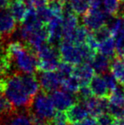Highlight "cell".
Here are the masks:
<instances>
[{
	"label": "cell",
	"mask_w": 124,
	"mask_h": 125,
	"mask_svg": "<svg viewBox=\"0 0 124 125\" xmlns=\"http://www.w3.org/2000/svg\"><path fill=\"white\" fill-rule=\"evenodd\" d=\"M49 98L53 103L55 108L57 111H65L66 112L70 106L78 101V97L75 96L67 91L54 90L50 92Z\"/></svg>",
	"instance_id": "obj_8"
},
{
	"label": "cell",
	"mask_w": 124,
	"mask_h": 125,
	"mask_svg": "<svg viewBox=\"0 0 124 125\" xmlns=\"http://www.w3.org/2000/svg\"><path fill=\"white\" fill-rule=\"evenodd\" d=\"M28 112H32L48 121H51L55 112V108L50 100L49 95L43 91L41 93L38 92L33 97L28 108Z\"/></svg>",
	"instance_id": "obj_5"
},
{
	"label": "cell",
	"mask_w": 124,
	"mask_h": 125,
	"mask_svg": "<svg viewBox=\"0 0 124 125\" xmlns=\"http://www.w3.org/2000/svg\"><path fill=\"white\" fill-rule=\"evenodd\" d=\"M102 75H103V77H104L105 80V82H106V84H107L108 88H109V89H110L111 92L112 90H114V89L118 86V84L119 83H118L117 81L116 80V78L113 77V75L111 74V73H105Z\"/></svg>",
	"instance_id": "obj_32"
},
{
	"label": "cell",
	"mask_w": 124,
	"mask_h": 125,
	"mask_svg": "<svg viewBox=\"0 0 124 125\" xmlns=\"http://www.w3.org/2000/svg\"><path fill=\"white\" fill-rule=\"evenodd\" d=\"M81 101L88 109L89 116L94 118L101 113L108 112L109 102L107 98H98L95 96L93 97L92 95L86 99L81 100Z\"/></svg>",
	"instance_id": "obj_11"
},
{
	"label": "cell",
	"mask_w": 124,
	"mask_h": 125,
	"mask_svg": "<svg viewBox=\"0 0 124 125\" xmlns=\"http://www.w3.org/2000/svg\"><path fill=\"white\" fill-rule=\"evenodd\" d=\"M98 125H114V117L109 112H104L94 117Z\"/></svg>",
	"instance_id": "obj_30"
},
{
	"label": "cell",
	"mask_w": 124,
	"mask_h": 125,
	"mask_svg": "<svg viewBox=\"0 0 124 125\" xmlns=\"http://www.w3.org/2000/svg\"><path fill=\"white\" fill-rule=\"evenodd\" d=\"M0 118V125H33L28 114L16 113L15 111Z\"/></svg>",
	"instance_id": "obj_15"
},
{
	"label": "cell",
	"mask_w": 124,
	"mask_h": 125,
	"mask_svg": "<svg viewBox=\"0 0 124 125\" xmlns=\"http://www.w3.org/2000/svg\"><path fill=\"white\" fill-rule=\"evenodd\" d=\"M116 52L120 58L124 59V39L116 40Z\"/></svg>",
	"instance_id": "obj_33"
},
{
	"label": "cell",
	"mask_w": 124,
	"mask_h": 125,
	"mask_svg": "<svg viewBox=\"0 0 124 125\" xmlns=\"http://www.w3.org/2000/svg\"><path fill=\"white\" fill-rule=\"evenodd\" d=\"M47 6L49 8L54 15L62 16L66 6V2L64 0H48Z\"/></svg>",
	"instance_id": "obj_25"
},
{
	"label": "cell",
	"mask_w": 124,
	"mask_h": 125,
	"mask_svg": "<svg viewBox=\"0 0 124 125\" xmlns=\"http://www.w3.org/2000/svg\"><path fill=\"white\" fill-rule=\"evenodd\" d=\"M9 10L17 22H22L27 15L28 7L20 0H11L9 4Z\"/></svg>",
	"instance_id": "obj_18"
},
{
	"label": "cell",
	"mask_w": 124,
	"mask_h": 125,
	"mask_svg": "<svg viewBox=\"0 0 124 125\" xmlns=\"http://www.w3.org/2000/svg\"><path fill=\"white\" fill-rule=\"evenodd\" d=\"M66 114L68 119V123L71 124L81 123L82 121L89 117L88 109L86 108L84 104L82 101L80 102L79 100L73 104L71 106H70L66 111Z\"/></svg>",
	"instance_id": "obj_12"
},
{
	"label": "cell",
	"mask_w": 124,
	"mask_h": 125,
	"mask_svg": "<svg viewBox=\"0 0 124 125\" xmlns=\"http://www.w3.org/2000/svg\"><path fill=\"white\" fill-rule=\"evenodd\" d=\"M120 0H101V8L109 15H116L119 10Z\"/></svg>",
	"instance_id": "obj_24"
},
{
	"label": "cell",
	"mask_w": 124,
	"mask_h": 125,
	"mask_svg": "<svg viewBox=\"0 0 124 125\" xmlns=\"http://www.w3.org/2000/svg\"><path fill=\"white\" fill-rule=\"evenodd\" d=\"M96 74L93 66L88 62H83L74 66L73 75L78 79L82 86L88 85L92 77Z\"/></svg>",
	"instance_id": "obj_14"
},
{
	"label": "cell",
	"mask_w": 124,
	"mask_h": 125,
	"mask_svg": "<svg viewBox=\"0 0 124 125\" xmlns=\"http://www.w3.org/2000/svg\"><path fill=\"white\" fill-rule=\"evenodd\" d=\"M6 52L10 60V67L13 66L18 73L33 74L38 71V58L26 43L15 41L9 43Z\"/></svg>",
	"instance_id": "obj_1"
},
{
	"label": "cell",
	"mask_w": 124,
	"mask_h": 125,
	"mask_svg": "<svg viewBox=\"0 0 124 125\" xmlns=\"http://www.w3.org/2000/svg\"><path fill=\"white\" fill-rule=\"evenodd\" d=\"M93 36L96 39V41L99 43V42H100V41H102V40L111 37V31H110V30L108 29L107 26H102L101 28H99V29L94 31L93 33Z\"/></svg>",
	"instance_id": "obj_31"
},
{
	"label": "cell",
	"mask_w": 124,
	"mask_h": 125,
	"mask_svg": "<svg viewBox=\"0 0 124 125\" xmlns=\"http://www.w3.org/2000/svg\"><path fill=\"white\" fill-rule=\"evenodd\" d=\"M90 34V31L84 26H78L67 38L63 39V41L70 42L74 44H84L87 43V40Z\"/></svg>",
	"instance_id": "obj_17"
},
{
	"label": "cell",
	"mask_w": 124,
	"mask_h": 125,
	"mask_svg": "<svg viewBox=\"0 0 124 125\" xmlns=\"http://www.w3.org/2000/svg\"><path fill=\"white\" fill-rule=\"evenodd\" d=\"M60 60L76 66L83 62L90 63L96 51L92 50L86 43L74 44L67 41H62L58 46Z\"/></svg>",
	"instance_id": "obj_3"
},
{
	"label": "cell",
	"mask_w": 124,
	"mask_h": 125,
	"mask_svg": "<svg viewBox=\"0 0 124 125\" xmlns=\"http://www.w3.org/2000/svg\"><path fill=\"white\" fill-rule=\"evenodd\" d=\"M2 39H3V38L0 37V48H1V44H2Z\"/></svg>",
	"instance_id": "obj_36"
},
{
	"label": "cell",
	"mask_w": 124,
	"mask_h": 125,
	"mask_svg": "<svg viewBox=\"0 0 124 125\" xmlns=\"http://www.w3.org/2000/svg\"><path fill=\"white\" fill-rule=\"evenodd\" d=\"M35 10H36V13H37V15H38V18H39L40 21H41L43 23H44L45 25L55 16L54 14L52 13V11L49 10V8H48L47 5L40 7V8H38V9H35Z\"/></svg>",
	"instance_id": "obj_27"
},
{
	"label": "cell",
	"mask_w": 124,
	"mask_h": 125,
	"mask_svg": "<svg viewBox=\"0 0 124 125\" xmlns=\"http://www.w3.org/2000/svg\"><path fill=\"white\" fill-rule=\"evenodd\" d=\"M93 96L98 98H108L111 94L109 88L105 80L103 75L95 74L92 77L91 81L88 83Z\"/></svg>",
	"instance_id": "obj_13"
},
{
	"label": "cell",
	"mask_w": 124,
	"mask_h": 125,
	"mask_svg": "<svg viewBox=\"0 0 124 125\" xmlns=\"http://www.w3.org/2000/svg\"><path fill=\"white\" fill-rule=\"evenodd\" d=\"M68 119L65 111H57L51 119V125H67Z\"/></svg>",
	"instance_id": "obj_29"
},
{
	"label": "cell",
	"mask_w": 124,
	"mask_h": 125,
	"mask_svg": "<svg viewBox=\"0 0 124 125\" xmlns=\"http://www.w3.org/2000/svg\"><path fill=\"white\" fill-rule=\"evenodd\" d=\"M109 16L102 8L90 7L89 10L83 15V25L90 31H94L105 26Z\"/></svg>",
	"instance_id": "obj_6"
},
{
	"label": "cell",
	"mask_w": 124,
	"mask_h": 125,
	"mask_svg": "<svg viewBox=\"0 0 124 125\" xmlns=\"http://www.w3.org/2000/svg\"><path fill=\"white\" fill-rule=\"evenodd\" d=\"M74 125H76V124H74Z\"/></svg>",
	"instance_id": "obj_38"
},
{
	"label": "cell",
	"mask_w": 124,
	"mask_h": 125,
	"mask_svg": "<svg viewBox=\"0 0 124 125\" xmlns=\"http://www.w3.org/2000/svg\"><path fill=\"white\" fill-rule=\"evenodd\" d=\"M0 91L8 98L15 109H28L33 99L28 94L24 86L21 74L18 73L0 78Z\"/></svg>",
	"instance_id": "obj_2"
},
{
	"label": "cell",
	"mask_w": 124,
	"mask_h": 125,
	"mask_svg": "<svg viewBox=\"0 0 124 125\" xmlns=\"http://www.w3.org/2000/svg\"><path fill=\"white\" fill-rule=\"evenodd\" d=\"M73 69H74V66L73 65L63 61V62H60L59 64L58 68H57L56 71L60 75V77H62V80H63L64 78L70 77V76L73 74Z\"/></svg>",
	"instance_id": "obj_28"
},
{
	"label": "cell",
	"mask_w": 124,
	"mask_h": 125,
	"mask_svg": "<svg viewBox=\"0 0 124 125\" xmlns=\"http://www.w3.org/2000/svg\"><path fill=\"white\" fill-rule=\"evenodd\" d=\"M114 125H124V115L114 117Z\"/></svg>",
	"instance_id": "obj_34"
},
{
	"label": "cell",
	"mask_w": 124,
	"mask_h": 125,
	"mask_svg": "<svg viewBox=\"0 0 124 125\" xmlns=\"http://www.w3.org/2000/svg\"><path fill=\"white\" fill-rule=\"evenodd\" d=\"M38 80L43 92L50 93L61 86L62 77L57 71L39 72Z\"/></svg>",
	"instance_id": "obj_7"
},
{
	"label": "cell",
	"mask_w": 124,
	"mask_h": 125,
	"mask_svg": "<svg viewBox=\"0 0 124 125\" xmlns=\"http://www.w3.org/2000/svg\"><path fill=\"white\" fill-rule=\"evenodd\" d=\"M120 1H121L122 3H124V0H120Z\"/></svg>",
	"instance_id": "obj_37"
},
{
	"label": "cell",
	"mask_w": 124,
	"mask_h": 125,
	"mask_svg": "<svg viewBox=\"0 0 124 125\" xmlns=\"http://www.w3.org/2000/svg\"><path fill=\"white\" fill-rule=\"evenodd\" d=\"M15 111V107L12 105L8 98L0 91V117L10 114Z\"/></svg>",
	"instance_id": "obj_26"
},
{
	"label": "cell",
	"mask_w": 124,
	"mask_h": 125,
	"mask_svg": "<svg viewBox=\"0 0 124 125\" xmlns=\"http://www.w3.org/2000/svg\"><path fill=\"white\" fill-rule=\"evenodd\" d=\"M17 28V21L14 19L10 10L0 9V37L10 38Z\"/></svg>",
	"instance_id": "obj_10"
},
{
	"label": "cell",
	"mask_w": 124,
	"mask_h": 125,
	"mask_svg": "<svg viewBox=\"0 0 124 125\" xmlns=\"http://www.w3.org/2000/svg\"><path fill=\"white\" fill-rule=\"evenodd\" d=\"M71 10L77 15H83L90 8V0H70Z\"/></svg>",
	"instance_id": "obj_23"
},
{
	"label": "cell",
	"mask_w": 124,
	"mask_h": 125,
	"mask_svg": "<svg viewBox=\"0 0 124 125\" xmlns=\"http://www.w3.org/2000/svg\"><path fill=\"white\" fill-rule=\"evenodd\" d=\"M45 26L48 32V43L58 47L63 36L61 16L55 15L48 23H46Z\"/></svg>",
	"instance_id": "obj_9"
},
{
	"label": "cell",
	"mask_w": 124,
	"mask_h": 125,
	"mask_svg": "<svg viewBox=\"0 0 124 125\" xmlns=\"http://www.w3.org/2000/svg\"><path fill=\"white\" fill-rule=\"evenodd\" d=\"M111 61V58L107 57L100 53H95L93 59L90 61V64L93 66L96 73L104 74L110 70Z\"/></svg>",
	"instance_id": "obj_16"
},
{
	"label": "cell",
	"mask_w": 124,
	"mask_h": 125,
	"mask_svg": "<svg viewBox=\"0 0 124 125\" xmlns=\"http://www.w3.org/2000/svg\"><path fill=\"white\" fill-rule=\"evenodd\" d=\"M110 70L118 83L124 85V59L113 57L111 61Z\"/></svg>",
	"instance_id": "obj_19"
},
{
	"label": "cell",
	"mask_w": 124,
	"mask_h": 125,
	"mask_svg": "<svg viewBox=\"0 0 124 125\" xmlns=\"http://www.w3.org/2000/svg\"><path fill=\"white\" fill-rule=\"evenodd\" d=\"M10 2H11V0H0V9L7 8Z\"/></svg>",
	"instance_id": "obj_35"
},
{
	"label": "cell",
	"mask_w": 124,
	"mask_h": 125,
	"mask_svg": "<svg viewBox=\"0 0 124 125\" xmlns=\"http://www.w3.org/2000/svg\"><path fill=\"white\" fill-rule=\"evenodd\" d=\"M97 50L99 53L112 59L116 54V40L112 37L105 38L98 43Z\"/></svg>",
	"instance_id": "obj_21"
},
{
	"label": "cell",
	"mask_w": 124,
	"mask_h": 125,
	"mask_svg": "<svg viewBox=\"0 0 124 125\" xmlns=\"http://www.w3.org/2000/svg\"><path fill=\"white\" fill-rule=\"evenodd\" d=\"M20 74H21L22 82H23L27 93L31 98H33L39 92L40 89L38 77L33 74H25V73H20Z\"/></svg>",
	"instance_id": "obj_20"
},
{
	"label": "cell",
	"mask_w": 124,
	"mask_h": 125,
	"mask_svg": "<svg viewBox=\"0 0 124 125\" xmlns=\"http://www.w3.org/2000/svg\"><path fill=\"white\" fill-rule=\"evenodd\" d=\"M38 58V71H56L60 63V56L58 47L48 42L35 51Z\"/></svg>",
	"instance_id": "obj_4"
},
{
	"label": "cell",
	"mask_w": 124,
	"mask_h": 125,
	"mask_svg": "<svg viewBox=\"0 0 124 125\" xmlns=\"http://www.w3.org/2000/svg\"><path fill=\"white\" fill-rule=\"evenodd\" d=\"M61 87L65 91L71 94H77L81 88V83L74 75L64 78L61 82Z\"/></svg>",
	"instance_id": "obj_22"
}]
</instances>
